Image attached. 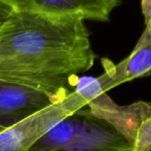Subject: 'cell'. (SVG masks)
<instances>
[{
    "label": "cell",
    "instance_id": "1",
    "mask_svg": "<svg viewBox=\"0 0 151 151\" xmlns=\"http://www.w3.org/2000/svg\"><path fill=\"white\" fill-rule=\"evenodd\" d=\"M91 33L79 18L12 10L0 31V81L45 93L52 103L74 91L96 61Z\"/></svg>",
    "mask_w": 151,
    "mask_h": 151
},
{
    "label": "cell",
    "instance_id": "2",
    "mask_svg": "<svg viewBox=\"0 0 151 151\" xmlns=\"http://www.w3.org/2000/svg\"><path fill=\"white\" fill-rule=\"evenodd\" d=\"M91 115L109 123L125 140L131 151H151V102L116 104L107 93L86 105Z\"/></svg>",
    "mask_w": 151,
    "mask_h": 151
},
{
    "label": "cell",
    "instance_id": "3",
    "mask_svg": "<svg viewBox=\"0 0 151 151\" xmlns=\"http://www.w3.org/2000/svg\"><path fill=\"white\" fill-rule=\"evenodd\" d=\"M88 101L74 90L30 117L12 125L0 124V151H30L33 144L59 121L86 107Z\"/></svg>",
    "mask_w": 151,
    "mask_h": 151
},
{
    "label": "cell",
    "instance_id": "4",
    "mask_svg": "<svg viewBox=\"0 0 151 151\" xmlns=\"http://www.w3.org/2000/svg\"><path fill=\"white\" fill-rule=\"evenodd\" d=\"M12 10L52 18H79L107 23L121 0H0Z\"/></svg>",
    "mask_w": 151,
    "mask_h": 151
},
{
    "label": "cell",
    "instance_id": "5",
    "mask_svg": "<svg viewBox=\"0 0 151 151\" xmlns=\"http://www.w3.org/2000/svg\"><path fill=\"white\" fill-rule=\"evenodd\" d=\"M52 104L50 98L41 91L0 81V124L18 123Z\"/></svg>",
    "mask_w": 151,
    "mask_h": 151
},
{
    "label": "cell",
    "instance_id": "6",
    "mask_svg": "<svg viewBox=\"0 0 151 151\" xmlns=\"http://www.w3.org/2000/svg\"><path fill=\"white\" fill-rule=\"evenodd\" d=\"M104 73L99 76L105 93L132 80L151 76V39H142L136 43L131 54L118 64L107 58L102 59Z\"/></svg>",
    "mask_w": 151,
    "mask_h": 151
},
{
    "label": "cell",
    "instance_id": "7",
    "mask_svg": "<svg viewBox=\"0 0 151 151\" xmlns=\"http://www.w3.org/2000/svg\"><path fill=\"white\" fill-rule=\"evenodd\" d=\"M62 151H131L125 140L106 121L91 115L77 139Z\"/></svg>",
    "mask_w": 151,
    "mask_h": 151
},
{
    "label": "cell",
    "instance_id": "8",
    "mask_svg": "<svg viewBox=\"0 0 151 151\" xmlns=\"http://www.w3.org/2000/svg\"><path fill=\"white\" fill-rule=\"evenodd\" d=\"M88 116L90 111L86 106L76 113L59 121L33 144L30 151H62L66 149L83 131Z\"/></svg>",
    "mask_w": 151,
    "mask_h": 151
},
{
    "label": "cell",
    "instance_id": "9",
    "mask_svg": "<svg viewBox=\"0 0 151 151\" xmlns=\"http://www.w3.org/2000/svg\"><path fill=\"white\" fill-rule=\"evenodd\" d=\"M141 9L145 27L149 26L151 24V0H141Z\"/></svg>",
    "mask_w": 151,
    "mask_h": 151
},
{
    "label": "cell",
    "instance_id": "10",
    "mask_svg": "<svg viewBox=\"0 0 151 151\" xmlns=\"http://www.w3.org/2000/svg\"><path fill=\"white\" fill-rule=\"evenodd\" d=\"M12 9L10 7H8L7 5L1 3L0 2V31H1L3 25L5 24L6 20L8 19V17L10 16Z\"/></svg>",
    "mask_w": 151,
    "mask_h": 151
},
{
    "label": "cell",
    "instance_id": "11",
    "mask_svg": "<svg viewBox=\"0 0 151 151\" xmlns=\"http://www.w3.org/2000/svg\"><path fill=\"white\" fill-rule=\"evenodd\" d=\"M140 38H142V39H151V24L149 26L145 27V29H144L143 33L141 34Z\"/></svg>",
    "mask_w": 151,
    "mask_h": 151
}]
</instances>
